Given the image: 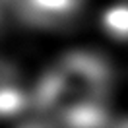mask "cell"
<instances>
[{"label": "cell", "mask_w": 128, "mask_h": 128, "mask_svg": "<svg viewBox=\"0 0 128 128\" xmlns=\"http://www.w3.org/2000/svg\"><path fill=\"white\" fill-rule=\"evenodd\" d=\"M52 70L76 103H103L111 89V68L93 52H70Z\"/></svg>", "instance_id": "cell-1"}, {"label": "cell", "mask_w": 128, "mask_h": 128, "mask_svg": "<svg viewBox=\"0 0 128 128\" xmlns=\"http://www.w3.org/2000/svg\"><path fill=\"white\" fill-rule=\"evenodd\" d=\"M27 107V95L18 86L0 88V118L16 116Z\"/></svg>", "instance_id": "cell-5"}, {"label": "cell", "mask_w": 128, "mask_h": 128, "mask_svg": "<svg viewBox=\"0 0 128 128\" xmlns=\"http://www.w3.org/2000/svg\"><path fill=\"white\" fill-rule=\"evenodd\" d=\"M2 2H20V0H2Z\"/></svg>", "instance_id": "cell-9"}, {"label": "cell", "mask_w": 128, "mask_h": 128, "mask_svg": "<svg viewBox=\"0 0 128 128\" xmlns=\"http://www.w3.org/2000/svg\"><path fill=\"white\" fill-rule=\"evenodd\" d=\"M80 2H82V0H80Z\"/></svg>", "instance_id": "cell-11"}, {"label": "cell", "mask_w": 128, "mask_h": 128, "mask_svg": "<svg viewBox=\"0 0 128 128\" xmlns=\"http://www.w3.org/2000/svg\"><path fill=\"white\" fill-rule=\"evenodd\" d=\"M0 6H2V0H0ZM0 14H2V8H0Z\"/></svg>", "instance_id": "cell-10"}, {"label": "cell", "mask_w": 128, "mask_h": 128, "mask_svg": "<svg viewBox=\"0 0 128 128\" xmlns=\"http://www.w3.org/2000/svg\"><path fill=\"white\" fill-rule=\"evenodd\" d=\"M64 128H107L111 124L103 103H78L58 116Z\"/></svg>", "instance_id": "cell-3"}, {"label": "cell", "mask_w": 128, "mask_h": 128, "mask_svg": "<svg viewBox=\"0 0 128 128\" xmlns=\"http://www.w3.org/2000/svg\"><path fill=\"white\" fill-rule=\"evenodd\" d=\"M80 0H20V16L33 25H60L80 8Z\"/></svg>", "instance_id": "cell-2"}, {"label": "cell", "mask_w": 128, "mask_h": 128, "mask_svg": "<svg viewBox=\"0 0 128 128\" xmlns=\"http://www.w3.org/2000/svg\"><path fill=\"white\" fill-rule=\"evenodd\" d=\"M20 128H54L50 122H47V118H35V120H27L24 122Z\"/></svg>", "instance_id": "cell-7"}, {"label": "cell", "mask_w": 128, "mask_h": 128, "mask_svg": "<svg viewBox=\"0 0 128 128\" xmlns=\"http://www.w3.org/2000/svg\"><path fill=\"white\" fill-rule=\"evenodd\" d=\"M103 29L118 41H128V4H114L101 18Z\"/></svg>", "instance_id": "cell-4"}, {"label": "cell", "mask_w": 128, "mask_h": 128, "mask_svg": "<svg viewBox=\"0 0 128 128\" xmlns=\"http://www.w3.org/2000/svg\"><path fill=\"white\" fill-rule=\"evenodd\" d=\"M16 76H18V72H16V68H14V64L0 56V88L14 86Z\"/></svg>", "instance_id": "cell-6"}, {"label": "cell", "mask_w": 128, "mask_h": 128, "mask_svg": "<svg viewBox=\"0 0 128 128\" xmlns=\"http://www.w3.org/2000/svg\"><path fill=\"white\" fill-rule=\"evenodd\" d=\"M107 128H128V116L126 118H118V120H112Z\"/></svg>", "instance_id": "cell-8"}]
</instances>
